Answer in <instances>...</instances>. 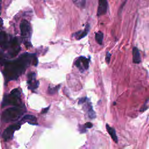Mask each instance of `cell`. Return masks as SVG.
<instances>
[{"instance_id": "cell-1", "label": "cell", "mask_w": 149, "mask_h": 149, "mask_svg": "<svg viewBox=\"0 0 149 149\" xmlns=\"http://www.w3.org/2000/svg\"><path fill=\"white\" fill-rule=\"evenodd\" d=\"M33 62L34 65L37 66L38 59L34 54L25 53L17 60L10 61L6 63L5 73L9 80H15L22 74L27 67Z\"/></svg>"}, {"instance_id": "cell-2", "label": "cell", "mask_w": 149, "mask_h": 149, "mask_svg": "<svg viewBox=\"0 0 149 149\" xmlns=\"http://www.w3.org/2000/svg\"><path fill=\"white\" fill-rule=\"evenodd\" d=\"M23 111L18 107L9 108L5 110L2 114V120L5 122L17 120L22 115Z\"/></svg>"}, {"instance_id": "cell-3", "label": "cell", "mask_w": 149, "mask_h": 149, "mask_svg": "<svg viewBox=\"0 0 149 149\" xmlns=\"http://www.w3.org/2000/svg\"><path fill=\"white\" fill-rule=\"evenodd\" d=\"M20 91L15 88L13 90L10 94L5 97L4 101L3 102V106L6 105H19L20 102Z\"/></svg>"}, {"instance_id": "cell-4", "label": "cell", "mask_w": 149, "mask_h": 149, "mask_svg": "<svg viewBox=\"0 0 149 149\" xmlns=\"http://www.w3.org/2000/svg\"><path fill=\"white\" fill-rule=\"evenodd\" d=\"M20 127V123H16L8 127L2 133V137L5 141H8L11 139L13 137V133L15 130H18Z\"/></svg>"}, {"instance_id": "cell-5", "label": "cell", "mask_w": 149, "mask_h": 149, "mask_svg": "<svg viewBox=\"0 0 149 149\" xmlns=\"http://www.w3.org/2000/svg\"><path fill=\"white\" fill-rule=\"evenodd\" d=\"M90 58H87L84 56H80L74 62V65L81 72L88 69L89 67Z\"/></svg>"}, {"instance_id": "cell-6", "label": "cell", "mask_w": 149, "mask_h": 149, "mask_svg": "<svg viewBox=\"0 0 149 149\" xmlns=\"http://www.w3.org/2000/svg\"><path fill=\"white\" fill-rule=\"evenodd\" d=\"M36 74L35 73H30L28 74L29 80L27 83L29 84V88L34 90L36 89L39 85V81L36 79Z\"/></svg>"}, {"instance_id": "cell-7", "label": "cell", "mask_w": 149, "mask_h": 149, "mask_svg": "<svg viewBox=\"0 0 149 149\" xmlns=\"http://www.w3.org/2000/svg\"><path fill=\"white\" fill-rule=\"evenodd\" d=\"M21 34L23 37H28L30 34V27L29 23L26 20L22 21L20 24Z\"/></svg>"}, {"instance_id": "cell-8", "label": "cell", "mask_w": 149, "mask_h": 149, "mask_svg": "<svg viewBox=\"0 0 149 149\" xmlns=\"http://www.w3.org/2000/svg\"><path fill=\"white\" fill-rule=\"evenodd\" d=\"M107 8H108L107 0H99L97 12V16H100L105 15L107 13Z\"/></svg>"}, {"instance_id": "cell-9", "label": "cell", "mask_w": 149, "mask_h": 149, "mask_svg": "<svg viewBox=\"0 0 149 149\" xmlns=\"http://www.w3.org/2000/svg\"><path fill=\"white\" fill-rule=\"evenodd\" d=\"M90 29V25L87 24L85 27V29L83 31H79L75 33L73 35L77 40H81V38L85 37L88 34Z\"/></svg>"}, {"instance_id": "cell-10", "label": "cell", "mask_w": 149, "mask_h": 149, "mask_svg": "<svg viewBox=\"0 0 149 149\" xmlns=\"http://www.w3.org/2000/svg\"><path fill=\"white\" fill-rule=\"evenodd\" d=\"M133 62L134 63H140L141 62V58H140V52L137 47H133Z\"/></svg>"}, {"instance_id": "cell-11", "label": "cell", "mask_w": 149, "mask_h": 149, "mask_svg": "<svg viewBox=\"0 0 149 149\" xmlns=\"http://www.w3.org/2000/svg\"><path fill=\"white\" fill-rule=\"evenodd\" d=\"M22 120L24 122H27L29 123L31 125H37V119L34 115H25L23 118Z\"/></svg>"}, {"instance_id": "cell-12", "label": "cell", "mask_w": 149, "mask_h": 149, "mask_svg": "<svg viewBox=\"0 0 149 149\" xmlns=\"http://www.w3.org/2000/svg\"><path fill=\"white\" fill-rule=\"evenodd\" d=\"M106 129L107 130V132L111 136V138L113 139V140L115 143H118V137H117L115 129L113 127L109 126V125H108V124H106Z\"/></svg>"}, {"instance_id": "cell-13", "label": "cell", "mask_w": 149, "mask_h": 149, "mask_svg": "<svg viewBox=\"0 0 149 149\" xmlns=\"http://www.w3.org/2000/svg\"><path fill=\"white\" fill-rule=\"evenodd\" d=\"M103 38H104V34L101 31H98L95 33V40L97 41V42L100 44L101 45L102 43V41H103Z\"/></svg>"}, {"instance_id": "cell-14", "label": "cell", "mask_w": 149, "mask_h": 149, "mask_svg": "<svg viewBox=\"0 0 149 149\" xmlns=\"http://www.w3.org/2000/svg\"><path fill=\"white\" fill-rule=\"evenodd\" d=\"M87 111L88 112V115L90 118H94L95 117V113L93 109H92V106L91 105L90 103H88L87 104Z\"/></svg>"}, {"instance_id": "cell-15", "label": "cell", "mask_w": 149, "mask_h": 149, "mask_svg": "<svg viewBox=\"0 0 149 149\" xmlns=\"http://www.w3.org/2000/svg\"><path fill=\"white\" fill-rule=\"evenodd\" d=\"M59 87H60V85H58V86H56L55 87H49L48 89V93L49 94H54L58 91Z\"/></svg>"}, {"instance_id": "cell-16", "label": "cell", "mask_w": 149, "mask_h": 149, "mask_svg": "<svg viewBox=\"0 0 149 149\" xmlns=\"http://www.w3.org/2000/svg\"><path fill=\"white\" fill-rule=\"evenodd\" d=\"M6 36L5 32L0 33V45L2 44H4L6 41Z\"/></svg>"}, {"instance_id": "cell-17", "label": "cell", "mask_w": 149, "mask_h": 149, "mask_svg": "<svg viewBox=\"0 0 149 149\" xmlns=\"http://www.w3.org/2000/svg\"><path fill=\"white\" fill-rule=\"evenodd\" d=\"M111 54L108 51L106 53V55H105V61L108 64L110 62V59H111Z\"/></svg>"}, {"instance_id": "cell-18", "label": "cell", "mask_w": 149, "mask_h": 149, "mask_svg": "<svg viewBox=\"0 0 149 149\" xmlns=\"http://www.w3.org/2000/svg\"><path fill=\"white\" fill-rule=\"evenodd\" d=\"M126 1H125L123 2V3L122 4V5L120 6L119 9V10H118V15H120V13H122V9H123V8L124 5H125V3H126Z\"/></svg>"}, {"instance_id": "cell-19", "label": "cell", "mask_w": 149, "mask_h": 149, "mask_svg": "<svg viewBox=\"0 0 149 149\" xmlns=\"http://www.w3.org/2000/svg\"><path fill=\"white\" fill-rule=\"evenodd\" d=\"M87 100V98L86 97H83V98H81L79 99V104H83L84 102H86Z\"/></svg>"}, {"instance_id": "cell-20", "label": "cell", "mask_w": 149, "mask_h": 149, "mask_svg": "<svg viewBox=\"0 0 149 149\" xmlns=\"http://www.w3.org/2000/svg\"><path fill=\"white\" fill-rule=\"evenodd\" d=\"M84 127L86 128H91L93 126V124L91 122H87L84 125Z\"/></svg>"}, {"instance_id": "cell-21", "label": "cell", "mask_w": 149, "mask_h": 149, "mask_svg": "<svg viewBox=\"0 0 149 149\" xmlns=\"http://www.w3.org/2000/svg\"><path fill=\"white\" fill-rule=\"evenodd\" d=\"M48 109H49V107H47V108H45V109H44L42 111V112H41V113H46V112H47V111H48Z\"/></svg>"}, {"instance_id": "cell-22", "label": "cell", "mask_w": 149, "mask_h": 149, "mask_svg": "<svg viewBox=\"0 0 149 149\" xmlns=\"http://www.w3.org/2000/svg\"><path fill=\"white\" fill-rule=\"evenodd\" d=\"M2 59L1 56H0V62H2Z\"/></svg>"}]
</instances>
